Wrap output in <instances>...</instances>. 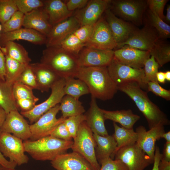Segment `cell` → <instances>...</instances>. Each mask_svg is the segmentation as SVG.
<instances>
[{"mask_svg":"<svg viewBox=\"0 0 170 170\" xmlns=\"http://www.w3.org/2000/svg\"><path fill=\"white\" fill-rule=\"evenodd\" d=\"M162 40L159 39L149 52L160 67L170 61V44Z\"/></svg>","mask_w":170,"mask_h":170,"instance_id":"35","label":"cell"},{"mask_svg":"<svg viewBox=\"0 0 170 170\" xmlns=\"http://www.w3.org/2000/svg\"><path fill=\"white\" fill-rule=\"evenodd\" d=\"M59 110L62 114L61 117L64 118L83 114L85 111L79 99L67 95H65L61 99Z\"/></svg>","mask_w":170,"mask_h":170,"instance_id":"29","label":"cell"},{"mask_svg":"<svg viewBox=\"0 0 170 170\" xmlns=\"http://www.w3.org/2000/svg\"><path fill=\"white\" fill-rule=\"evenodd\" d=\"M80 26L74 14L54 26L46 37V47L59 45L66 38Z\"/></svg>","mask_w":170,"mask_h":170,"instance_id":"20","label":"cell"},{"mask_svg":"<svg viewBox=\"0 0 170 170\" xmlns=\"http://www.w3.org/2000/svg\"><path fill=\"white\" fill-rule=\"evenodd\" d=\"M51 163L56 170H95L83 157L73 151L59 155Z\"/></svg>","mask_w":170,"mask_h":170,"instance_id":"21","label":"cell"},{"mask_svg":"<svg viewBox=\"0 0 170 170\" xmlns=\"http://www.w3.org/2000/svg\"><path fill=\"white\" fill-rule=\"evenodd\" d=\"M162 138L164 139L166 142H170V131L164 133L162 135Z\"/></svg>","mask_w":170,"mask_h":170,"instance_id":"60","label":"cell"},{"mask_svg":"<svg viewBox=\"0 0 170 170\" xmlns=\"http://www.w3.org/2000/svg\"><path fill=\"white\" fill-rule=\"evenodd\" d=\"M6 115L7 113L0 106V128L5 121Z\"/></svg>","mask_w":170,"mask_h":170,"instance_id":"58","label":"cell"},{"mask_svg":"<svg viewBox=\"0 0 170 170\" xmlns=\"http://www.w3.org/2000/svg\"><path fill=\"white\" fill-rule=\"evenodd\" d=\"M73 142L48 135L35 140L24 141L23 144L25 152L34 159L51 161L71 148Z\"/></svg>","mask_w":170,"mask_h":170,"instance_id":"4","label":"cell"},{"mask_svg":"<svg viewBox=\"0 0 170 170\" xmlns=\"http://www.w3.org/2000/svg\"><path fill=\"white\" fill-rule=\"evenodd\" d=\"M162 157V154L160 153L159 148L156 146L155 152V155L153 162V166L152 170H158V165Z\"/></svg>","mask_w":170,"mask_h":170,"instance_id":"54","label":"cell"},{"mask_svg":"<svg viewBox=\"0 0 170 170\" xmlns=\"http://www.w3.org/2000/svg\"><path fill=\"white\" fill-rule=\"evenodd\" d=\"M12 87L0 78V106L7 114L18 109L13 96Z\"/></svg>","mask_w":170,"mask_h":170,"instance_id":"32","label":"cell"},{"mask_svg":"<svg viewBox=\"0 0 170 170\" xmlns=\"http://www.w3.org/2000/svg\"><path fill=\"white\" fill-rule=\"evenodd\" d=\"M117 87L118 90L125 93L134 102L146 118L149 129L159 125L170 124L166 115L150 99L147 92L143 90L137 82H127Z\"/></svg>","mask_w":170,"mask_h":170,"instance_id":"1","label":"cell"},{"mask_svg":"<svg viewBox=\"0 0 170 170\" xmlns=\"http://www.w3.org/2000/svg\"><path fill=\"white\" fill-rule=\"evenodd\" d=\"M29 65L35 75L37 90L42 93L48 91L55 82L61 78L47 66L40 62L30 63Z\"/></svg>","mask_w":170,"mask_h":170,"instance_id":"24","label":"cell"},{"mask_svg":"<svg viewBox=\"0 0 170 170\" xmlns=\"http://www.w3.org/2000/svg\"><path fill=\"white\" fill-rule=\"evenodd\" d=\"M150 56L148 51L127 45L114 50L113 57L118 62L136 69L143 68L145 62Z\"/></svg>","mask_w":170,"mask_h":170,"instance_id":"16","label":"cell"},{"mask_svg":"<svg viewBox=\"0 0 170 170\" xmlns=\"http://www.w3.org/2000/svg\"><path fill=\"white\" fill-rule=\"evenodd\" d=\"M18 108L21 112H27L32 109L36 105V102L31 99H19L16 101Z\"/></svg>","mask_w":170,"mask_h":170,"instance_id":"51","label":"cell"},{"mask_svg":"<svg viewBox=\"0 0 170 170\" xmlns=\"http://www.w3.org/2000/svg\"><path fill=\"white\" fill-rule=\"evenodd\" d=\"M107 68L110 77L117 86L127 82L135 81L142 89L147 90V86L144 82L143 68L136 69L123 65L114 57Z\"/></svg>","mask_w":170,"mask_h":170,"instance_id":"7","label":"cell"},{"mask_svg":"<svg viewBox=\"0 0 170 170\" xmlns=\"http://www.w3.org/2000/svg\"><path fill=\"white\" fill-rule=\"evenodd\" d=\"M114 133L112 135L117 144L116 152L124 147L136 143L138 136L133 128L127 129L118 126L113 122Z\"/></svg>","mask_w":170,"mask_h":170,"instance_id":"30","label":"cell"},{"mask_svg":"<svg viewBox=\"0 0 170 170\" xmlns=\"http://www.w3.org/2000/svg\"><path fill=\"white\" fill-rule=\"evenodd\" d=\"M5 81L12 86L27 65L21 63L8 56H5Z\"/></svg>","mask_w":170,"mask_h":170,"instance_id":"34","label":"cell"},{"mask_svg":"<svg viewBox=\"0 0 170 170\" xmlns=\"http://www.w3.org/2000/svg\"><path fill=\"white\" fill-rule=\"evenodd\" d=\"M88 0H68L64 1L68 9L71 11L77 9L83 8L87 4Z\"/></svg>","mask_w":170,"mask_h":170,"instance_id":"50","label":"cell"},{"mask_svg":"<svg viewBox=\"0 0 170 170\" xmlns=\"http://www.w3.org/2000/svg\"><path fill=\"white\" fill-rule=\"evenodd\" d=\"M18 10L24 14L29 13L33 10L42 7L43 0H14Z\"/></svg>","mask_w":170,"mask_h":170,"instance_id":"42","label":"cell"},{"mask_svg":"<svg viewBox=\"0 0 170 170\" xmlns=\"http://www.w3.org/2000/svg\"><path fill=\"white\" fill-rule=\"evenodd\" d=\"M5 56L0 49V78L5 81Z\"/></svg>","mask_w":170,"mask_h":170,"instance_id":"53","label":"cell"},{"mask_svg":"<svg viewBox=\"0 0 170 170\" xmlns=\"http://www.w3.org/2000/svg\"><path fill=\"white\" fill-rule=\"evenodd\" d=\"M158 170H170V162L161 158L159 164Z\"/></svg>","mask_w":170,"mask_h":170,"instance_id":"56","label":"cell"},{"mask_svg":"<svg viewBox=\"0 0 170 170\" xmlns=\"http://www.w3.org/2000/svg\"><path fill=\"white\" fill-rule=\"evenodd\" d=\"M147 21L146 24L156 30L160 39L163 40L170 37V26L149 10H148Z\"/></svg>","mask_w":170,"mask_h":170,"instance_id":"36","label":"cell"},{"mask_svg":"<svg viewBox=\"0 0 170 170\" xmlns=\"http://www.w3.org/2000/svg\"><path fill=\"white\" fill-rule=\"evenodd\" d=\"M168 0H147V6L149 10L156 14L161 19L164 20L165 15L164 10L165 6Z\"/></svg>","mask_w":170,"mask_h":170,"instance_id":"47","label":"cell"},{"mask_svg":"<svg viewBox=\"0 0 170 170\" xmlns=\"http://www.w3.org/2000/svg\"><path fill=\"white\" fill-rule=\"evenodd\" d=\"M114 157L123 162L129 170H144L154 162L136 143L120 149Z\"/></svg>","mask_w":170,"mask_h":170,"instance_id":"10","label":"cell"},{"mask_svg":"<svg viewBox=\"0 0 170 170\" xmlns=\"http://www.w3.org/2000/svg\"><path fill=\"white\" fill-rule=\"evenodd\" d=\"M164 21L169 23L170 22V5H167V13L166 15L165 16Z\"/></svg>","mask_w":170,"mask_h":170,"instance_id":"59","label":"cell"},{"mask_svg":"<svg viewBox=\"0 0 170 170\" xmlns=\"http://www.w3.org/2000/svg\"><path fill=\"white\" fill-rule=\"evenodd\" d=\"M18 9L14 0H0V22L8 21Z\"/></svg>","mask_w":170,"mask_h":170,"instance_id":"40","label":"cell"},{"mask_svg":"<svg viewBox=\"0 0 170 170\" xmlns=\"http://www.w3.org/2000/svg\"><path fill=\"white\" fill-rule=\"evenodd\" d=\"M114 56V50L84 47L77 55L81 67H107Z\"/></svg>","mask_w":170,"mask_h":170,"instance_id":"14","label":"cell"},{"mask_svg":"<svg viewBox=\"0 0 170 170\" xmlns=\"http://www.w3.org/2000/svg\"><path fill=\"white\" fill-rule=\"evenodd\" d=\"M102 110L105 120H109L119 123L122 127L127 129L133 128L134 124L140 119V116L134 114L130 109L109 111Z\"/></svg>","mask_w":170,"mask_h":170,"instance_id":"28","label":"cell"},{"mask_svg":"<svg viewBox=\"0 0 170 170\" xmlns=\"http://www.w3.org/2000/svg\"><path fill=\"white\" fill-rule=\"evenodd\" d=\"M23 140L13 134L0 133V151L9 161L20 166L28 163L29 159L25 154Z\"/></svg>","mask_w":170,"mask_h":170,"instance_id":"8","label":"cell"},{"mask_svg":"<svg viewBox=\"0 0 170 170\" xmlns=\"http://www.w3.org/2000/svg\"><path fill=\"white\" fill-rule=\"evenodd\" d=\"M161 159L170 162V142H166L164 144Z\"/></svg>","mask_w":170,"mask_h":170,"instance_id":"55","label":"cell"},{"mask_svg":"<svg viewBox=\"0 0 170 170\" xmlns=\"http://www.w3.org/2000/svg\"><path fill=\"white\" fill-rule=\"evenodd\" d=\"M147 6L145 0H111L109 8L116 16L139 26Z\"/></svg>","mask_w":170,"mask_h":170,"instance_id":"6","label":"cell"},{"mask_svg":"<svg viewBox=\"0 0 170 170\" xmlns=\"http://www.w3.org/2000/svg\"><path fill=\"white\" fill-rule=\"evenodd\" d=\"M17 81L20 82L33 89H38L34 73L29 64L27 65Z\"/></svg>","mask_w":170,"mask_h":170,"instance_id":"44","label":"cell"},{"mask_svg":"<svg viewBox=\"0 0 170 170\" xmlns=\"http://www.w3.org/2000/svg\"><path fill=\"white\" fill-rule=\"evenodd\" d=\"M40 63L47 66L61 78L65 79L75 77L80 67L77 55L58 46L46 47L44 49Z\"/></svg>","mask_w":170,"mask_h":170,"instance_id":"3","label":"cell"},{"mask_svg":"<svg viewBox=\"0 0 170 170\" xmlns=\"http://www.w3.org/2000/svg\"><path fill=\"white\" fill-rule=\"evenodd\" d=\"M43 7L25 14L23 26L35 30L47 37L52 26Z\"/></svg>","mask_w":170,"mask_h":170,"instance_id":"23","label":"cell"},{"mask_svg":"<svg viewBox=\"0 0 170 170\" xmlns=\"http://www.w3.org/2000/svg\"><path fill=\"white\" fill-rule=\"evenodd\" d=\"M94 25H87L80 26L73 33L85 45L91 36Z\"/></svg>","mask_w":170,"mask_h":170,"instance_id":"46","label":"cell"},{"mask_svg":"<svg viewBox=\"0 0 170 170\" xmlns=\"http://www.w3.org/2000/svg\"><path fill=\"white\" fill-rule=\"evenodd\" d=\"M24 16V14L20 11L16 12L8 21L2 25L1 33L15 31L21 28Z\"/></svg>","mask_w":170,"mask_h":170,"instance_id":"41","label":"cell"},{"mask_svg":"<svg viewBox=\"0 0 170 170\" xmlns=\"http://www.w3.org/2000/svg\"><path fill=\"white\" fill-rule=\"evenodd\" d=\"M160 66L154 58L152 56L145 62L144 66V82L147 86V83L150 82H158L156 75Z\"/></svg>","mask_w":170,"mask_h":170,"instance_id":"39","label":"cell"},{"mask_svg":"<svg viewBox=\"0 0 170 170\" xmlns=\"http://www.w3.org/2000/svg\"><path fill=\"white\" fill-rule=\"evenodd\" d=\"M4 167L0 164V170H3Z\"/></svg>","mask_w":170,"mask_h":170,"instance_id":"64","label":"cell"},{"mask_svg":"<svg viewBox=\"0 0 170 170\" xmlns=\"http://www.w3.org/2000/svg\"><path fill=\"white\" fill-rule=\"evenodd\" d=\"M65 84V78L60 79L51 87V94L46 100L36 105L30 110L21 112L20 114L27 118L31 123L33 124L36 122L43 114L60 103L62 98L65 95L64 91Z\"/></svg>","mask_w":170,"mask_h":170,"instance_id":"9","label":"cell"},{"mask_svg":"<svg viewBox=\"0 0 170 170\" xmlns=\"http://www.w3.org/2000/svg\"><path fill=\"white\" fill-rule=\"evenodd\" d=\"M96 99L92 97L90 107L85 115L86 123L93 133L104 136L108 135L105 125V120L102 109L98 105Z\"/></svg>","mask_w":170,"mask_h":170,"instance_id":"25","label":"cell"},{"mask_svg":"<svg viewBox=\"0 0 170 170\" xmlns=\"http://www.w3.org/2000/svg\"><path fill=\"white\" fill-rule=\"evenodd\" d=\"M59 110V104L53 107L44 114L35 122L30 125L31 140H35L49 135L50 132L58 124L66 118L57 119L56 115Z\"/></svg>","mask_w":170,"mask_h":170,"instance_id":"13","label":"cell"},{"mask_svg":"<svg viewBox=\"0 0 170 170\" xmlns=\"http://www.w3.org/2000/svg\"><path fill=\"white\" fill-rule=\"evenodd\" d=\"M88 87L92 97L102 100L111 99L118 90L107 67H81L75 76Z\"/></svg>","mask_w":170,"mask_h":170,"instance_id":"2","label":"cell"},{"mask_svg":"<svg viewBox=\"0 0 170 170\" xmlns=\"http://www.w3.org/2000/svg\"><path fill=\"white\" fill-rule=\"evenodd\" d=\"M0 130L1 132L12 134L24 141L29 140L31 136L30 125L18 110L7 114Z\"/></svg>","mask_w":170,"mask_h":170,"instance_id":"17","label":"cell"},{"mask_svg":"<svg viewBox=\"0 0 170 170\" xmlns=\"http://www.w3.org/2000/svg\"><path fill=\"white\" fill-rule=\"evenodd\" d=\"M23 40L36 45L45 44L46 37L32 29L26 28L1 33L0 46L4 47L8 42L15 40Z\"/></svg>","mask_w":170,"mask_h":170,"instance_id":"22","label":"cell"},{"mask_svg":"<svg viewBox=\"0 0 170 170\" xmlns=\"http://www.w3.org/2000/svg\"><path fill=\"white\" fill-rule=\"evenodd\" d=\"M85 46L101 49L116 48L117 43L104 17L94 24L91 36Z\"/></svg>","mask_w":170,"mask_h":170,"instance_id":"11","label":"cell"},{"mask_svg":"<svg viewBox=\"0 0 170 170\" xmlns=\"http://www.w3.org/2000/svg\"><path fill=\"white\" fill-rule=\"evenodd\" d=\"M12 90L15 101L28 99L37 102L39 100V99L34 95L32 88L19 82L16 81L13 84Z\"/></svg>","mask_w":170,"mask_h":170,"instance_id":"37","label":"cell"},{"mask_svg":"<svg viewBox=\"0 0 170 170\" xmlns=\"http://www.w3.org/2000/svg\"><path fill=\"white\" fill-rule=\"evenodd\" d=\"M159 39L156 30L146 24L142 29H137L126 41L117 45L116 49L127 45L150 52Z\"/></svg>","mask_w":170,"mask_h":170,"instance_id":"12","label":"cell"},{"mask_svg":"<svg viewBox=\"0 0 170 170\" xmlns=\"http://www.w3.org/2000/svg\"><path fill=\"white\" fill-rule=\"evenodd\" d=\"M2 29V25L0 22V35L1 33ZM0 49L5 55L6 53V49L4 47H2L0 46Z\"/></svg>","mask_w":170,"mask_h":170,"instance_id":"62","label":"cell"},{"mask_svg":"<svg viewBox=\"0 0 170 170\" xmlns=\"http://www.w3.org/2000/svg\"><path fill=\"white\" fill-rule=\"evenodd\" d=\"M58 46L77 56L85 45L72 33L64 40Z\"/></svg>","mask_w":170,"mask_h":170,"instance_id":"38","label":"cell"},{"mask_svg":"<svg viewBox=\"0 0 170 170\" xmlns=\"http://www.w3.org/2000/svg\"><path fill=\"white\" fill-rule=\"evenodd\" d=\"M86 120L85 115L73 116L66 118L64 122L71 137H75L81 123Z\"/></svg>","mask_w":170,"mask_h":170,"instance_id":"43","label":"cell"},{"mask_svg":"<svg viewBox=\"0 0 170 170\" xmlns=\"http://www.w3.org/2000/svg\"><path fill=\"white\" fill-rule=\"evenodd\" d=\"M3 170H17L15 168L14 169H9V168H6L4 167Z\"/></svg>","mask_w":170,"mask_h":170,"instance_id":"63","label":"cell"},{"mask_svg":"<svg viewBox=\"0 0 170 170\" xmlns=\"http://www.w3.org/2000/svg\"><path fill=\"white\" fill-rule=\"evenodd\" d=\"M64 121L57 126L49 135L65 140H71L72 137L66 126Z\"/></svg>","mask_w":170,"mask_h":170,"instance_id":"48","label":"cell"},{"mask_svg":"<svg viewBox=\"0 0 170 170\" xmlns=\"http://www.w3.org/2000/svg\"><path fill=\"white\" fill-rule=\"evenodd\" d=\"M156 77L158 82L163 84L165 83L166 79L164 72L158 71L156 74Z\"/></svg>","mask_w":170,"mask_h":170,"instance_id":"57","label":"cell"},{"mask_svg":"<svg viewBox=\"0 0 170 170\" xmlns=\"http://www.w3.org/2000/svg\"><path fill=\"white\" fill-rule=\"evenodd\" d=\"M65 79L64 91L65 95L79 99L82 96L90 93L88 87L82 80L74 77H69Z\"/></svg>","mask_w":170,"mask_h":170,"instance_id":"31","label":"cell"},{"mask_svg":"<svg viewBox=\"0 0 170 170\" xmlns=\"http://www.w3.org/2000/svg\"><path fill=\"white\" fill-rule=\"evenodd\" d=\"M101 164L99 170H129L127 166L119 159L108 157L99 162Z\"/></svg>","mask_w":170,"mask_h":170,"instance_id":"45","label":"cell"},{"mask_svg":"<svg viewBox=\"0 0 170 170\" xmlns=\"http://www.w3.org/2000/svg\"><path fill=\"white\" fill-rule=\"evenodd\" d=\"M138 136L136 143L138 146L154 162L156 141L162 139L165 133L164 126L159 125L147 131L143 126L136 129Z\"/></svg>","mask_w":170,"mask_h":170,"instance_id":"15","label":"cell"},{"mask_svg":"<svg viewBox=\"0 0 170 170\" xmlns=\"http://www.w3.org/2000/svg\"><path fill=\"white\" fill-rule=\"evenodd\" d=\"M71 149L83 157L95 170H99L100 166L98 162L95 148L96 144L93 133L85 121L80 124Z\"/></svg>","mask_w":170,"mask_h":170,"instance_id":"5","label":"cell"},{"mask_svg":"<svg viewBox=\"0 0 170 170\" xmlns=\"http://www.w3.org/2000/svg\"><path fill=\"white\" fill-rule=\"evenodd\" d=\"M104 13V17L117 43V46L126 41L138 29L133 24L118 18L109 8Z\"/></svg>","mask_w":170,"mask_h":170,"instance_id":"19","label":"cell"},{"mask_svg":"<svg viewBox=\"0 0 170 170\" xmlns=\"http://www.w3.org/2000/svg\"><path fill=\"white\" fill-rule=\"evenodd\" d=\"M0 128V133H1ZM0 164L6 168L14 169L17 165L14 163L7 160L2 155L0 151Z\"/></svg>","mask_w":170,"mask_h":170,"instance_id":"52","label":"cell"},{"mask_svg":"<svg viewBox=\"0 0 170 170\" xmlns=\"http://www.w3.org/2000/svg\"><path fill=\"white\" fill-rule=\"evenodd\" d=\"M111 1V0H89L83 8L79 9L74 15L80 26L94 25L109 8Z\"/></svg>","mask_w":170,"mask_h":170,"instance_id":"18","label":"cell"},{"mask_svg":"<svg viewBox=\"0 0 170 170\" xmlns=\"http://www.w3.org/2000/svg\"><path fill=\"white\" fill-rule=\"evenodd\" d=\"M166 80L168 81H170V71H167L164 72Z\"/></svg>","mask_w":170,"mask_h":170,"instance_id":"61","label":"cell"},{"mask_svg":"<svg viewBox=\"0 0 170 170\" xmlns=\"http://www.w3.org/2000/svg\"><path fill=\"white\" fill-rule=\"evenodd\" d=\"M96 144V154L99 162L104 158L113 159L116 153L117 144L112 135L102 136L93 133Z\"/></svg>","mask_w":170,"mask_h":170,"instance_id":"27","label":"cell"},{"mask_svg":"<svg viewBox=\"0 0 170 170\" xmlns=\"http://www.w3.org/2000/svg\"><path fill=\"white\" fill-rule=\"evenodd\" d=\"M5 56L25 65L30 64L31 60L28 53L22 45L14 41H9L5 44Z\"/></svg>","mask_w":170,"mask_h":170,"instance_id":"33","label":"cell"},{"mask_svg":"<svg viewBox=\"0 0 170 170\" xmlns=\"http://www.w3.org/2000/svg\"><path fill=\"white\" fill-rule=\"evenodd\" d=\"M43 8L47 14L50 24L53 26L73 15V12L69 11L64 1L43 0Z\"/></svg>","mask_w":170,"mask_h":170,"instance_id":"26","label":"cell"},{"mask_svg":"<svg viewBox=\"0 0 170 170\" xmlns=\"http://www.w3.org/2000/svg\"><path fill=\"white\" fill-rule=\"evenodd\" d=\"M147 90L166 100H170V90L163 88L160 85L158 82H148L147 83Z\"/></svg>","mask_w":170,"mask_h":170,"instance_id":"49","label":"cell"}]
</instances>
